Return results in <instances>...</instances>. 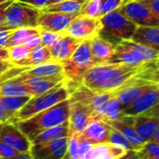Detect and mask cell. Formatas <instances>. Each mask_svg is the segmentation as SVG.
I'll return each instance as SVG.
<instances>
[{
    "label": "cell",
    "mask_w": 159,
    "mask_h": 159,
    "mask_svg": "<svg viewBox=\"0 0 159 159\" xmlns=\"http://www.w3.org/2000/svg\"><path fill=\"white\" fill-rule=\"evenodd\" d=\"M0 141L11 145L19 152L29 151L32 145L29 139L13 122L0 123Z\"/></svg>",
    "instance_id": "obj_13"
},
{
    "label": "cell",
    "mask_w": 159,
    "mask_h": 159,
    "mask_svg": "<svg viewBox=\"0 0 159 159\" xmlns=\"http://www.w3.org/2000/svg\"><path fill=\"white\" fill-rule=\"evenodd\" d=\"M111 126L100 119H93L89 122L84 131L79 134L80 140L89 142L92 144L107 143L109 141Z\"/></svg>",
    "instance_id": "obj_19"
},
{
    "label": "cell",
    "mask_w": 159,
    "mask_h": 159,
    "mask_svg": "<svg viewBox=\"0 0 159 159\" xmlns=\"http://www.w3.org/2000/svg\"><path fill=\"white\" fill-rule=\"evenodd\" d=\"M13 116H12L11 114L7 112L2 107V105L0 104V123H3V122H12Z\"/></svg>",
    "instance_id": "obj_48"
},
{
    "label": "cell",
    "mask_w": 159,
    "mask_h": 159,
    "mask_svg": "<svg viewBox=\"0 0 159 159\" xmlns=\"http://www.w3.org/2000/svg\"><path fill=\"white\" fill-rule=\"evenodd\" d=\"M131 40L159 51V26H138Z\"/></svg>",
    "instance_id": "obj_25"
},
{
    "label": "cell",
    "mask_w": 159,
    "mask_h": 159,
    "mask_svg": "<svg viewBox=\"0 0 159 159\" xmlns=\"http://www.w3.org/2000/svg\"><path fill=\"white\" fill-rule=\"evenodd\" d=\"M0 60H2V61H10L8 48L0 47Z\"/></svg>",
    "instance_id": "obj_50"
},
{
    "label": "cell",
    "mask_w": 159,
    "mask_h": 159,
    "mask_svg": "<svg viewBox=\"0 0 159 159\" xmlns=\"http://www.w3.org/2000/svg\"><path fill=\"white\" fill-rule=\"evenodd\" d=\"M63 137H69V122L68 121H65L61 125H58L56 127H53L51 129H48L41 132L31 143L32 144L41 143H46L48 141H52V140H56V139H60Z\"/></svg>",
    "instance_id": "obj_28"
},
{
    "label": "cell",
    "mask_w": 159,
    "mask_h": 159,
    "mask_svg": "<svg viewBox=\"0 0 159 159\" xmlns=\"http://www.w3.org/2000/svg\"><path fill=\"white\" fill-rule=\"evenodd\" d=\"M15 159H33V157L30 151H26V152H20Z\"/></svg>",
    "instance_id": "obj_51"
},
{
    "label": "cell",
    "mask_w": 159,
    "mask_h": 159,
    "mask_svg": "<svg viewBox=\"0 0 159 159\" xmlns=\"http://www.w3.org/2000/svg\"><path fill=\"white\" fill-rule=\"evenodd\" d=\"M40 30L38 28H28V27H21V28H17L13 30V33L8 40L7 43V48L15 46V45H20L22 44L23 41L29 37L30 35L34 34L39 33Z\"/></svg>",
    "instance_id": "obj_33"
},
{
    "label": "cell",
    "mask_w": 159,
    "mask_h": 159,
    "mask_svg": "<svg viewBox=\"0 0 159 159\" xmlns=\"http://www.w3.org/2000/svg\"><path fill=\"white\" fill-rule=\"evenodd\" d=\"M22 45H24V46H26V47L32 48V49L34 48L35 47L39 46V45H42V43H41L40 32L37 33V34H34L30 35L29 37H27V38L23 41Z\"/></svg>",
    "instance_id": "obj_43"
},
{
    "label": "cell",
    "mask_w": 159,
    "mask_h": 159,
    "mask_svg": "<svg viewBox=\"0 0 159 159\" xmlns=\"http://www.w3.org/2000/svg\"><path fill=\"white\" fill-rule=\"evenodd\" d=\"M157 87H158V88H159V85H158V86H157Z\"/></svg>",
    "instance_id": "obj_56"
},
{
    "label": "cell",
    "mask_w": 159,
    "mask_h": 159,
    "mask_svg": "<svg viewBox=\"0 0 159 159\" xmlns=\"http://www.w3.org/2000/svg\"><path fill=\"white\" fill-rule=\"evenodd\" d=\"M78 14H69L62 12H50L41 10L38 17L37 28L42 31L65 34L72 20Z\"/></svg>",
    "instance_id": "obj_11"
},
{
    "label": "cell",
    "mask_w": 159,
    "mask_h": 159,
    "mask_svg": "<svg viewBox=\"0 0 159 159\" xmlns=\"http://www.w3.org/2000/svg\"><path fill=\"white\" fill-rule=\"evenodd\" d=\"M143 56L132 48L119 42L115 46L114 53L108 63H120L129 66H140L145 63Z\"/></svg>",
    "instance_id": "obj_18"
},
{
    "label": "cell",
    "mask_w": 159,
    "mask_h": 159,
    "mask_svg": "<svg viewBox=\"0 0 159 159\" xmlns=\"http://www.w3.org/2000/svg\"><path fill=\"white\" fill-rule=\"evenodd\" d=\"M0 95L27 96L31 95V93L23 83L11 78L0 83Z\"/></svg>",
    "instance_id": "obj_30"
},
{
    "label": "cell",
    "mask_w": 159,
    "mask_h": 159,
    "mask_svg": "<svg viewBox=\"0 0 159 159\" xmlns=\"http://www.w3.org/2000/svg\"><path fill=\"white\" fill-rule=\"evenodd\" d=\"M70 99H66L25 120L17 122L18 128L25 134L30 142L41 132L68 121L70 116Z\"/></svg>",
    "instance_id": "obj_2"
},
{
    "label": "cell",
    "mask_w": 159,
    "mask_h": 159,
    "mask_svg": "<svg viewBox=\"0 0 159 159\" xmlns=\"http://www.w3.org/2000/svg\"><path fill=\"white\" fill-rule=\"evenodd\" d=\"M9 50V58H10V61H19L21 60L25 57H27V55L31 52L32 48L20 44V45H15L12 47L8 48Z\"/></svg>",
    "instance_id": "obj_38"
},
{
    "label": "cell",
    "mask_w": 159,
    "mask_h": 159,
    "mask_svg": "<svg viewBox=\"0 0 159 159\" xmlns=\"http://www.w3.org/2000/svg\"><path fill=\"white\" fill-rule=\"evenodd\" d=\"M101 28L102 21L100 18L77 15L70 23L65 34L83 41L97 35Z\"/></svg>",
    "instance_id": "obj_9"
},
{
    "label": "cell",
    "mask_w": 159,
    "mask_h": 159,
    "mask_svg": "<svg viewBox=\"0 0 159 159\" xmlns=\"http://www.w3.org/2000/svg\"><path fill=\"white\" fill-rule=\"evenodd\" d=\"M93 116L89 108L81 102H72L69 116V137L81 134L91 120Z\"/></svg>",
    "instance_id": "obj_12"
},
{
    "label": "cell",
    "mask_w": 159,
    "mask_h": 159,
    "mask_svg": "<svg viewBox=\"0 0 159 159\" xmlns=\"http://www.w3.org/2000/svg\"><path fill=\"white\" fill-rule=\"evenodd\" d=\"M69 137H63L41 143L32 144L30 153L33 159H62L67 151Z\"/></svg>",
    "instance_id": "obj_10"
},
{
    "label": "cell",
    "mask_w": 159,
    "mask_h": 159,
    "mask_svg": "<svg viewBox=\"0 0 159 159\" xmlns=\"http://www.w3.org/2000/svg\"><path fill=\"white\" fill-rule=\"evenodd\" d=\"M33 96L27 95V96H5L0 95V104L2 107L14 116L24 104L32 98Z\"/></svg>",
    "instance_id": "obj_31"
},
{
    "label": "cell",
    "mask_w": 159,
    "mask_h": 159,
    "mask_svg": "<svg viewBox=\"0 0 159 159\" xmlns=\"http://www.w3.org/2000/svg\"><path fill=\"white\" fill-rule=\"evenodd\" d=\"M42 9L14 0L7 8L6 28L15 30L17 28L28 27L37 28L38 17Z\"/></svg>",
    "instance_id": "obj_7"
},
{
    "label": "cell",
    "mask_w": 159,
    "mask_h": 159,
    "mask_svg": "<svg viewBox=\"0 0 159 159\" xmlns=\"http://www.w3.org/2000/svg\"><path fill=\"white\" fill-rule=\"evenodd\" d=\"M90 46L93 58L97 64L109 62L115 50L113 43L97 34L90 39Z\"/></svg>",
    "instance_id": "obj_23"
},
{
    "label": "cell",
    "mask_w": 159,
    "mask_h": 159,
    "mask_svg": "<svg viewBox=\"0 0 159 159\" xmlns=\"http://www.w3.org/2000/svg\"><path fill=\"white\" fill-rule=\"evenodd\" d=\"M130 157L138 159H159V143L153 140L145 142L140 148L129 152Z\"/></svg>",
    "instance_id": "obj_32"
},
{
    "label": "cell",
    "mask_w": 159,
    "mask_h": 159,
    "mask_svg": "<svg viewBox=\"0 0 159 159\" xmlns=\"http://www.w3.org/2000/svg\"><path fill=\"white\" fill-rule=\"evenodd\" d=\"M13 79L23 83L29 89L32 96H37L51 89L60 82L65 80L66 77H44L29 75H20L16 77H13Z\"/></svg>",
    "instance_id": "obj_14"
},
{
    "label": "cell",
    "mask_w": 159,
    "mask_h": 159,
    "mask_svg": "<svg viewBox=\"0 0 159 159\" xmlns=\"http://www.w3.org/2000/svg\"><path fill=\"white\" fill-rule=\"evenodd\" d=\"M135 79L143 83L159 85V52L151 61L142 65L141 71L135 76Z\"/></svg>",
    "instance_id": "obj_27"
},
{
    "label": "cell",
    "mask_w": 159,
    "mask_h": 159,
    "mask_svg": "<svg viewBox=\"0 0 159 159\" xmlns=\"http://www.w3.org/2000/svg\"><path fill=\"white\" fill-rule=\"evenodd\" d=\"M102 28L98 34L115 46L121 40L131 39L138 25L130 20L121 8H117L100 18Z\"/></svg>",
    "instance_id": "obj_4"
},
{
    "label": "cell",
    "mask_w": 159,
    "mask_h": 159,
    "mask_svg": "<svg viewBox=\"0 0 159 159\" xmlns=\"http://www.w3.org/2000/svg\"><path fill=\"white\" fill-rule=\"evenodd\" d=\"M6 1H8V0H0V4H2V3H4Z\"/></svg>",
    "instance_id": "obj_54"
},
{
    "label": "cell",
    "mask_w": 159,
    "mask_h": 159,
    "mask_svg": "<svg viewBox=\"0 0 159 159\" xmlns=\"http://www.w3.org/2000/svg\"><path fill=\"white\" fill-rule=\"evenodd\" d=\"M109 143H112L114 144L119 145L125 149H127L128 151L131 152L134 150L132 144L130 143V142L117 129H114L111 127V130H110V135H109Z\"/></svg>",
    "instance_id": "obj_36"
},
{
    "label": "cell",
    "mask_w": 159,
    "mask_h": 159,
    "mask_svg": "<svg viewBox=\"0 0 159 159\" xmlns=\"http://www.w3.org/2000/svg\"><path fill=\"white\" fill-rule=\"evenodd\" d=\"M141 1H143L159 19V0H141Z\"/></svg>",
    "instance_id": "obj_47"
},
{
    "label": "cell",
    "mask_w": 159,
    "mask_h": 159,
    "mask_svg": "<svg viewBox=\"0 0 159 159\" xmlns=\"http://www.w3.org/2000/svg\"><path fill=\"white\" fill-rule=\"evenodd\" d=\"M132 116V126L137 134L144 141L152 140L159 124V118L156 116L141 114Z\"/></svg>",
    "instance_id": "obj_20"
},
{
    "label": "cell",
    "mask_w": 159,
    "mask_h": 159,
    "mask_svg": "<svg viewBox=\"0 0 159 159\" xmlns=\"http://www.w3.org/2000/svg\"><path fill=\"white\" fill-rule=\"evenodd\" d=\"M20 75H36V76H44V77L64 76L62 63L56 61L45 62L34 66H26Z\"/></svg>",
    "instance_id": "obj_24"
},
{
    "label": "cell",
    "mask_w": 159,
    "mask_h": 159,
    "mask_svg": "<svg viewBox=\"0 0 159 159\" xmlns=\"http://www.w3.org/2000/svg\"><path fill=\"white\" fill-rule=\"evenodd\" d=\"M13 33V30H2L0 31V47L7 48L8 40Z\"/></svg>",
    "instance_id": "obj_46"
},
{
    "label": "cell",
    "mask_w": 159,
    "mask_h": 159,
    "mask_svg": "<svg viewBox=\"0 0 159 159\" xmlns=\"http://www.w3.org/2000/svg\"><path fill=\"white\" fill-rule=\"evenodd\" d=\"M92 143L89 142L80 140L79 143V159H89V156L91 153V150L93 148Z\"/></svg>",
    "instance_id": "obj_42"
},
{
    "label": "cell",
    "mask_w": 159,
    "mask_h": 159,
    "mask_svg": "<svg viewBox=\"0 0 159 159\" xmlns=\"http://www.w3.org/2000/svg\"><path fill=\"white\" fill-rule=\"evenodd\" d=\"M129 151L112 143H102L93 145L89 159H119L127 157Z\"/></svg>",
    "instance_id": "obj_22"
},
{
    "label": "cell",
    "mask_w": 159,
    "mask_h": 159,
    "mask_svg": "<svg viewBox=\"0 0 159 159\" xmlns=\"http://www.w3.org/2000/svg\"><path fill=\"white\" fill-rule=\"evenodd\" d=\"M79 143H80L79 134L72 135L69 137L68 147L64 158L79 159Z\"/></svg>",
    "instance_id": "obj_37"
},
{
    "label": "cell",
    "mask_w": 159,
    "mask_h": 159,
    "mask_svg": "<svg viewBox=\"0 0 159 159\" xmlns=\"http://www.w3.org/2000/svg\"><path fill=\"white\" fill-rule=\"evenodd\" d=\"M128 1H130V0H124V1H123V4L126 3V2H128Z\"/></svg>",
    "instance_id": "obj_55"
},
{
    "label": "cell",
    "mask_w": 159,
    "mask_h": 159,
    "mask_svg": "<svg viewBox=\"0 0 159 159\" xmlns=\"http://www.w3.org/2000/svg\"><path fill=\"white\" fill-rule=\"evenodd\" d=\"M152 140L155 141V142H157V143H159V124L158 126H157V130H156L153 138H152Z\"/></svg>",
    "instance_id": "obj_52"
},
{
    "label": "cell",
    "mask_w": 159,
    "mask_h": 159,
    "mask_svg": "<svg viewBox=\"0 0 159 159\" xmlns=\"http://www.w3.org/2000/svg\"><path fill=\"white\" fill-rule=\"evenodd\" d=\"M63 34H59V33H53L49 31H40V35H41V43L43 46L47 48H50Z\"/></svg>",
    "instance_id": "obj_40"
},
{
    "label": "cell",
    "mask_w": 159,
    "mask_h": 159,
    "mask_svg": "<svg viewBox=\"0 0 159 159\" xmlns=\"http://www.w3.org/2000/svg\"><path fill=\"white\" fill-rule=\"evenodd\" d=\"M142 65L129 66L120 63L96 64L84 74L81 83L95 91H115L131 82L141 71Z\"/></svg>",
    "instance_id": "obj_1"
},
{
    "label": "cell",
    "mask_w": 159,
    "mask_h": 159,
    "mask_svg": "<svg viewBox=\"0 0 159 159\" xmlns=\"http://www.w3.org/2000/svg\"><path fill=\"white\" fill-rule=\"evenodd\" d=\"M114 92H101L90 89L81 82L71 92L69 99L72 102H81L85 103L92 113L94 119H102L104 111L113 98Z\"/></svg>",
    "instance_id": "obj_6"
},
{
    "label": "cell",
    "mask_w": 159,
    "mask_h": 159,
    "mask_svg": "<svg viewBox=\"0 0 159 159\" xmlns=\"http://www.w3.org/2000/svg\"><path fill=\"white\" fill-rule=\"evenodd\" d=\"M159 103V88H153L133 102L123 108V116H137L154 108Z\"/></svg>",
    "instance_id": "obj_16"
},
{
    "label": "cell",
    "mask_w": 159,
    "mask_h": 159,
    "mask_svg": "<svg viewBox=\"0 0 159 159\" xmlns=\"http://www.w3.org/2000/svg\"><path fill=\"white\" fill-rule=\"evenodd\" d=\"M21 3H25L27 5L33 6L39 9H43L47 6L49 5V0H17Z\"/></svg>",
    "instance_id": "obj_45"
},
{
    "label": "cell",
    "mask_w": 159,
    "mask_h": 159,
    "mask_svg": "<svg viewBox=\"0 0 159 159\" xmlns=\"http://www.w3.org/2000/svg\"><path fill=\"white\" fill-rule=\"evenodd\" d=\"M124 0H101V17L119 8Z\"/></svg>",
    "instance_id": "obj_39"
},
{
    "label": "cell",
    "mask_w": 159,
    "mask_h": 159,
    "mask_svg": "<svg viewBox=\"0 0 159 159\" xmlns=\"http://www.w3.org/2000/svg\"><path fill=\"white\" fill-rule=\"evenodd\" d=\"M20 152L11 145L0 141V158H16Z\"/></svg>",
    "instance_id": "obj_41"
},
{
    "label": "cell",
    "mask_w": 159,
    "mask_h": 159,
    "mask_svg": "<svg viewBox=\"0 0 159 159\" xmlns=\"http://www.w3.org/2000/svg\"><path fill=\"white\" fill-rule=\"evenodd\" d=\"M78 15L101 18V0H87Z\"/></svg>",
    "instance_id": "obj_35"
},
{
    "label": "cell",
    "mask_w": 159,
    "mask_h": 159,
    "mask_svg": "<svg viewBox=\"0 0 159 159\" xmlns=\"http://www.w3.org/2000/svg\"><path fill=\"white\" fill-rule=\"evenodd\" d=\"M70 96V92L65 85V80L60 82L51 89L47 92L33 96L13 116L12 122L17 123L19 121L25 120L66 99Z\"/></svg>",
    "instance_id": "obj_3"
},
{
    "label": "cell",
    "mask_w": 159,
    "mask_h": 159,
    "mask_svg": "<svg viewBox=\"0 0 159 159\" xmlns=\"http://www.w3.org/2000/svg\"><path fill=\"white\" fill-rule=\"evenodd\" d=\"M90 39L83 40L74 54L62 62L63 74L66 79L81 82L84 74L97 64L92 55Z\"/></svg>",
    "instance_id": "obj_5"
},
{
    "label": "cell",
    "mask_w": 159,
    "mask_h": 159,
    "mask_svg": "<svg viewBox=\"0 0 159 159\" xmlns=\"http://www.w3.org/2000/svg\"><path fill=\"white\" fill-rule=\"evenodd\" d=\"M81 43L82 40L73 37L67 34H63L49 48L50 54L54 61L62 63L74 54Z\"/></svg>",
    "instance_id": "obj_17"
},
{
    "label": "cell",
    "mask_w": 159,
    "mask_h": 159,
    "mask_svg": "<svg viewBox=\"0 0 159 159\" xmlns=\"http://www.w3.org/2000/svg\"><path fill=\"white\" fill-rule=\"evenodd\" d=\"M15 65L10 61H2L0 60V75L5 73L7 70L10 69L11 67H14Z\"/></svg>",
    "instance_id": "obj_49"
},
{
    "label": "cell",
    "mask_w": 159,
    "mask_h": 159,
    "mask_svg": "<svg viewBox=\"0 0 159 159\" xmlns=\"http://www.w3.org/2000/svg\"><path fill=\"white\" fill-rule=\"evenodd\" d=\"M61 1H65V0H49V5L55 4V3H59V2H61Z\"/></svg>",
    "instance_id": "obj_53"
},
{
    "label": "cell",
    "mask_w": 159,
    "mask_h": 159,
    "mask_svg": "<svg viewBox=\"0 0 159 159\" xmlns=\"http://www.w3.org/2000/svg\"><path fill=\"white\" fill-rule=\"evenodd\" d=\"M104 122L110 125L112 128L120 131L130 142L134 150L140 148L145 143L133 129L131 116H123L118 120H106Z\"/></svg>",
    "instance_id": "obj_21"
},
{
    "label": "cell",
    "mask_w": 159,
    "mask_h": 159,
    "mask_svg": "<svg viewBox=\"0 0 159 159\" xmlns=\"http://www.w3.org/2000/svg\"><path fill=\"white\" fill-rule=\"evenodd\" d=\"M156 87L157 86L153 85V84L143 83L134 78L128 85L122 87L121 89L117 90H115L114 95L118 100L121 106L124 108L128 106L129 104H130L131 102H133L135 100H137L144 92Z\"/></svg>",
    "instance_id": "obj_15"
},
{
    "label": "cell",
    "mask_w": 159,
    "mask_h": 159,
    "mask_svg": "<svg viewBox=\"0 0 159 159\" xmlns=\"http://www.w3.org/2000/svg\"><path fill=\"white\" fill-rule=\"evenodd\" d=\"M114 92V91H113ZM123 116V107L121 106L120 102H118V100L115 97V95L113 96V98L110 100L103 116L101 120L102 121H106V120H118Z\"/></svg>",
    "instance_id": "obj_34"
},
{
    "label": "cell",
    "mask_w": 159,
    "mask_h": 159,
    "mask_svg": "<svg viewBox=\"0 0 159 159\" xmlns=\"http://www.w3.org/2000/svg\"><path fill=\"white\" fill-rule=\"evenodd\" d=\"M87 0H65L59 3L51 4L42 10L50 12H62L69 14H78Z\"/></svg>",
    "instance_id": "obj_29"
},
{
    "label": "cell",
    "mask_w": 159,
    "mask_h": 159,
    "mask_svg": "<svg viewBox=\"0 0 159 159\" xmlns=\"http://www.w3.org/2000/svg\"><path fill=\"white\" fill-rule=\"evenodd\" d=\"M125 15L138 26H159V19L141 0H130L120 7Z\"/></svg>",
    "instance_id": "obj_8"
},
{
    "label": "cell",
    "mask_w": 159,
    "mask_h": 159,
    "mask_svg": "<svg viewBox=\"0 0 159 159\" xmlns=\"http://www.w3.org/2000/svg\"><path fill=\"white\" fill-rule=\"evenodd\" d=\"M52 61L54 60L50 54L49 48L43 45H39L33 48L31 52L27 55V57L11 62L15 66H34Z\"/></svg>",
    "instance_id": "obj_26"
},
{
    "label": "cell",
    "mask_w": 159,
    "mask_h": 159,
    "mask_svg": "<svg viewBox=\"0 0 159 159\" xmlns=\"http://www.w3.org/2000/svg\"><path fill=\"white\" fill-rule=\"evenodd\" d=\"M14 0H8L2 4H0V31L2 30H7L6 28V12L8 6L13 2Z\"/></svg>",
    "instance_id": "obj_44"
}]
</instances>
